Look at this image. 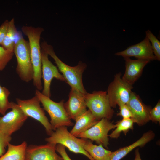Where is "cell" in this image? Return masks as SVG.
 Here are the masks:
<instances>
[{"mask_svg": "<svg viewBox=\"0 0 160 160\" xmlns=\"http://www.w3.org/2000/svg\"><path fill=\"white\" fill-rule=\"evenodd\" d=\"M41 47L54 59L57 67L62 73L65 81L71 88L76 89L84 95L87 92L83 85L82 75L87 67L86 64L79 61L76 66H69L58 57L52 46L46 41H43L41 44Z\"/></svg>", "mask_w": 160, "mask_h": 160, "instance_id": "cell-1", "label": "cell"}, {"mask_svg": "<svg viewBox=\"0 0 160 160\" xmlns=\"http://www.w3.org/2000/svg\"><path fill=\"white\" fill-rule=\"evenodd\" d=\"M21 30L29 40L34 72L33 84L37 89L40 91L43 89V87L41 81L42 63L40 42L41 34L44 30L41 27L23 26L22 27Z\"/></svg>", "mask_w": 160, "mask_h": 160, "instance_id": "cell-2", "label": "cell"}, {"mask_svg": "<svg viewBox=\"0 0 160 160\" xmlns=\"http://www.w3.org/2000/svg\"><path fill=\"white\" fill-rule=\"evenodd\" d=\"M36 95L45 110L49 115L51 120L50 123L53 130L62 126L70 127L73 125L68 116L64 107V100L56 102L50 99L36 89Z\"/></svg>", "mask_w": 160, "mask_h": 160, "instance_id": "cell-3", "label": "cell"}, {"mask_svg": "<svg viewBox=\"0 0 160 160\" xmlns=\"http://www.w3.org/2000/svg\"><path fill=\"white\" fill-rule=\"evenodd\" d=\"M14 53L17 60L16 71L20 78L26 82L33 80L34 72L29 43L22 36L15 43Z\"/></svg>", "mask_w": 160, "mask_h": 160, "instance_id": "cell-4", "label": "cell"}, {"mask_svg": "<svg viewBox=\"0 0 160 160\" xmlns=\"http://www.w3.org/2000/svg\"><path fill=\"white\" fill-rule=\"evenodd\" d=\"M87 107L98 121L103 118L110 120L114 111L111 107L106 91H94L84 95Z\"/></svg>", "mask_w": 160, "mask_h": 160, "instance_id": "cell-5", "label": "cell"}, {"mask_svg": "<svg viewBox=\"0 0 160 160\" xmlns=\"http://www.w3.org/2000/svg\"><path fill=\"white\" fill-rule=\"evenodd\" d=\"M121 75L120 72L114 76V79L109 84L107 92L112 108H116L117 105L127 104L132 92L133 86L124 81L121 77Z\"/></svg>", "mask_w": 160, "mask_h": 160, "instance_id": "cell-6", "label": "cell"}, {"mask_svg": "<svg viewBox=\"0 0 160 160\" xmlns=\"http://www.w3.org/2000/svg\"><path fill=\"white\" fill-rule=\"evenodd\" d=\"M45 140L56 145L61 144L72 152L82 154L90 160H94L79 143L77 137L68 131L67 127L62 126L57 128L49 137L45 138Z\"/></svg>", "mask_w": 160, "mask_h": 160, "instance_id": "cell-7", "label": "cell"}, {"mask_svg": "<svg viewBox=\"0 0 160 160\" xmlns=\"http://www.w3.org/2000/svg\"><path fill=\"white\" fill-rule=\"evenodd\" d=\"M16 101L23 113L28 117H30L39 122L45 128L47 134L50 136L53 129L44 109L41 107L40 102L37 97L35 95L27 100L17 98Z\"/></svg>", "mask_w": 160, "mask_h": 160, "instance_id": "cell-8", "label": "cell"}, {"mask_svg": "<svg viewBox=\"0 0 160 160\" xmlns=\"http://www.w3.org/2000/svg\"><path fill=\"white\" fill-rule=\"evenodd\" d=\"M116 124L110 120L103 118L95 125L87 130L79 134L76 137L94 141L98 145H101L105 148L109 144V132L115 129Z\"/></svg>", "mask_w": 160, "mask_h": 160, "instance_id": "cell-9", "label": "cell"}, {"mask_svg": "<svg viewBox=\"0 0 160 160\" xmlns=\"http://www.w3.org/2000/svg\"><path fill=\"white\" fill-rule=\"evenodd\" d=\"M11 108L0 118V130L10 136L20 129L28 118L17 103L12 102Z\"/></svg>", "mask_w": 160, "mask_h": 160, "instance_id": "cell-10", "label": "cell"}, {"mask_svg": "<svg viewBox=\"0 0 160 160\" xmlns=\"http://www.w3.org/2000/svg\"><path fill=\"white\" fill-rule=\"evenodd\" d=\"M42 63V77L44 81V87L42 93L50 97L51 83L52 79L65 81L63 76L59 71L57 66L54 65L48 58V55L43 49L41 48Z\"/></svg>", "mask_w": 160, "mask_h": 160, "instance_id": "cell-11", "label": "cell"}, {"mask_svg": "<svg viewBox=\"0 0 160 160\" xmlns=\"http://www.w3.org/2000/svg\"><path fill=\"white\" fill-rule=\"evenodd\" d=\"M56 146L49 143L41 145H29L26 149L25 160H64L56 153Z\"/></svg>", "mask_w": 160, "mask_h": 160, "instance_id": "cell-12", "label": "cell"}, {"mask_svg": "<svg viewBox=\"0 0 160 160\" xmlns=\"http://www.w3.org/2000/svg\"><path fill=\"white\" fill-rule=\"evenodd\" d=\"M115 55L124 58L134 57L137 59L150 61L156 60L150 41L146 36L141 42L130 46L125 50L117 52Z\"/></svg>", "mask_w": 160, "mask_h": 160, "instance_id": "cell-13", "label": "cell"}, {"mask_svg": "<svg viewBox=\"0 0 160 160\" xmlns=\"http://www.w3.org/2000/svg\"><path fill=\"white\" fill-rule=\"evenodd\" d=\"M131 110L132 117L131 118L134 123L143 126L149 121L150 108L144 104L135 93L132 92L130 99L127 104Z\"/></svg>", "mask_w": 160, "mask_h": 160, "instance_id": "cell-14", "label": "cell"}, {"mask_svg": "<svg viewBox=\"0 0 160 160\" xmlns=\"http://www.w3.org/2000/svg\"><path fill=\"white\" fill-rule=\"evenodd\" d=\"M84 95L76 89L71 88L68 99L64 103L65 109L71 119L75 121L87 110Z\"/></svg>", "mask_w": 160, "mask_h": 160, "instance_id": "cell-15", "label": "cell"}, {"mask_svg": "<svg viewBox=\"0 0 160 160\" xmlns=\"http://www.w3.org/2000/svg\"><path fill=\"white\" fill-rule=\"evenodd\" d=\"M125 70L122 79L129 84L133 85L141 75L145 66L150 61L137 59L132 60L129 57L124 58Z\"/></svg>", "mask_w": 160, "mask_h": 160, "instance_id": "cell-16", "label": "cell"}, {"mask_svg": "<svg viewBox=\"0 0 160 160\" xmlns=\"http://www.w3.org/2000/svg\"><path fill=\"white\" fill-rule=\"evenodd\" d=\"M77 141L94 160H109L112 151L104 148L101 145L94 144L91 140L77 138Z\"/></svg>", "mask_w": 160, "mask_h": 160, "instance_id": "cell-17", "label": "cell"}, {"mask_svg": "<svg viewBox=\"0 0 160 160\" xmlns=\"http://www.w3.org/2000/svg\"><path fill=\"white\" fill-rule=\"evenodd\" d=\"M155 136L154 133L151 130L144 133L141 138L132 144L112 152L109 160H120L136 148L144 146L153 139Z\"/></svg>", "mask_w": 160, "mask_h": 160, "instance_id": "cell-18", "label": "cell"}, {"mask_svg": "<svg viewBox=\"0 0 160 160\" xmlns=\"http://www.w3.org/2000/svg\"><path fill=\"white\" fill-rule=\"evenodd\" d=\"M76 123L70 132L76 137L96 124L99 121L88 109L78 117L75 120Z\"/></svg>", "mask_w": 160, "mask_h": 160, "instance_id": "cell-19", "label": "cell"}, {"mask_svg": "<svg viewBox=\"0 0 160 160\" xmlns=\"http://www.w3.org/2000/svg\"><path fill=\"white\" fill-rule=\"evenodd\" d=\"M7 151L0 157V160H25L27 143L23 142L18 145H14L9 143Z\"/></svg>", "mask_w": 160, "mask_h": 160, "instance_id": "cell-20", "label": "cell"}, {"mask_svg": "<svg viewBox=\"0 0 160 160\" xmlns=\"http://www.w3.org/2000/svg\"><path fill=\"white\" fill-rule=\"evenodd\" d=\"M17 31L14 18L9 21L8 29L1 46L6 49L14 52L16 42L22 36Z\"/></svg>", "mask_w": 160, "mask_h": 160, "instance_id": "cell-21", "label": "cell"}, {"mask_svg": "<svg viewBox=\"0 0 160 160\" xmlns=\"http://www.w3.org/2000/svg\"><path fill=\"white\" fill-rule=\"evenodd\" d=\"M134 123L131 118L123 119L116 124L115 129L108 136L112 138L116 139L119 137L122 132L126 135L130 129H133Z\"/></svg>", "mask_w": 160, "mask_h": 160, "instance_id": "cell-22", "label": "cell"}, {"mask_svg": "<svg viewBox=\"0 0 160 160\" xmlns=\"http://www.w3.org/2000/svg\"><path fill=\"white\" fill-rule=\"evenodd\" d=\"M10 92L6 87H2L0 84V113L5 114L8 109L11 108L12 102H9L8 97Z\"/></svg>", "mask_w": 160, "mask_h": 160, "instance_id": "cell-23", "label": "cell"}, {"mask_svg": "<svg viewBox=\"0 0 160 160\" xmlns=\"http://www.w3.org/2000/svg\"><path fill=\"white\" fill-rule=\"evenodd\" d=\"M146 36L148 38L151 44L153 54L156 60H160V42L149 30L146 31Z\"/></svg>", "mask_w": 160, "mask_h": 160, "instance_id": "cell-24", "label": "cell"}, {"mask_svg": "<svg viewBox=\"0 0 160 160\" xmlns=\"http://www.w3.org/2000/svg\"><path fill=\"white\" fill-rule=\"evenodd\" d=\"M13 52L8 50L0 45V71L3 70L12 59Z\"/></svg>", "mask_w": 160, "mask_h": 160, "instance_id": "cell-25", "label": "cell"}, {"mask_svg": "<svg viewBox=\"0 0 160 160\" xmlns=\"http://www.w3.org/2000/svg\"><path fill=\"white\" fill-rule=\"evenodd\" d=\"M150 120L155 123H160V102L159 100L155 106L151 109L149 113Z\"/></svg>", "mask_w": 160, "mask_h": 160, "instance_id": "cell-26", "label": "cell"}, {"mask_svg": "<svg viewBox=\"0 0 160 160\" xmlns=\"http://www.w3.org/2000/svg\"><path fill=\"white\" fill-rule=\"evenodd\" d=\"M11 139V136L6 134L0 130V157L4 154L5 148Z\"/></svg>", "mask_w": 160, "mask_h": 160, "instance_id": "cell-27", "label": "cell"}, {"mask_svg": "<svg viewBox=\"0 0 160 160\" xmlns=\"http://www.w3.org/2000/svg\"><path fill=\"white\" fill-rule=\"evenodd\" d=\"M120 111L117 116H121L123 119L131 118L132 117V112L126 104L121 105L119 106Z\"/></svg>", "mask_w": 160, "mask_h": 160, "instance_id": "cell-28", "label": "cell"}, {"mask_svg": "<svg viewBox=\"0 0 160 160\" xmlns=\"http://www.w3.org/2000/svg\"><path fill=\"white\" fill-rule=\"evenodd\" d=\"M9 21L5 20L0 26V45H1L6 35Z\"/></svg>", "mask_w": 160, "mask_h": 160, "instance_id": "cell-29", "label": "cell"}, {"mask_svg": "<svg viewBox=\"0 0 160 160\" xmlns=\"http://www.w3.org/2000/svg\"><path fill=\"white\" fill-rule=\"evenodd\" d=\"M56 151L60 155L64 160H72L67 154L65 147L63 145L58 144L56 145Z\"/></svg>", "mask_w": 160, "mask_h": 160, "instance_id": "cell-30", "label": "cell"}, {"mask_svg": "<svg viewBox=\"0 0 160 160\" xmlns=\"http://www.w3.org/2000/svg\"><path fill=\"white\" fill-rule=\"evenodd\" d=\"M135 158L134 160H142L139 152V149H136L135 152Z\"/></svg>", "mask_w": 160, "mask_h": 160, "instance_id": "cell-31", "label": "cell"}, {"mask_svg": "<svg viewBox=\"0 0 160 160\" xmlns=\"http://www.w3.org/2000/svg\"><path fill=\"white\" fill-rule=\"evenodd\" d=\"M1 117L0 116V118Z\"/></svg>", "mask_w": 160, "mask_h": 160, "instance_id": "cell-32", "label": "cell"}]
</instances>
